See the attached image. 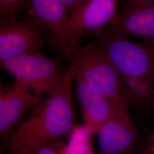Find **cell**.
Wrapping results in <instances>:
<instances>
[{
    "label": "cell",
    "instance_id": "1",
    "mask_svg": "<svg viewBox=\"0 0 154 154\" xmlns=\"http://www.w3.org/2000/svg\"><path fill=\"white\" fill-rule=\"evenodd\" d=\"M75 74L70 61L58 86L12 133L8 141L9 154H34L45 146L62 142L70 134L74 121L72 88Z\"/></svg>",
    "mask_w": 154,
    "mask_h": 154
},
{
    "label": "cell",
    "instance_id": "2",
    "mask_svg": "<svg viewBox=\"0 0 154 154\" xmlns=\"http://www.w3.org/2000/svg\"><path fill=\"white\" fill-rule=\"evenodd\" d=\"M101 46L122 79L154 83V46L103 30L90 38Z\"/></svg>",
    "mask_w": 154,
    "mask_h": 154
},
{
    "label": "cell",
    "instance_id": "3",
    "mask_svg": "<svg viewBox=\"0 0 154 154\" xmlns=\"http://www.w3.org/2000/svg\"><path fill=\"white\" fill-rule=\"evenodd\" d=\"M70 61L76 75L91 83L116 107L128 110L121 76L97 42L91 40L79 46Z\"/></svg>",
    "mask_w": 154,
    "mask_h": 154
},
{
    "label": "cell",
    "instance_id": "4",
    "mask_svg": "<svg viewBox=\"0 0 154 154\" xmlns=\"http://www.w3.org/2000/svg\"><path fill=\"white\" fill-rule=\"evenodd\" d=\"M1 65L16 82L25 84L38 97L51 93L66 70L59 61L48 57L42 51L18 55L1 61Z\"/></svg>",
    "mask_w": 154,
    "mask_h": 154
},
{
    "label": "cell",
    "instance_id": "5",
    "mask_svg": "<svg viewBox=\"0 0 154 154\" xmlns=\"http://www.w3.org/2000/svg\"><path fill=\"white\" fill-rule=\"evenodd\" d=\"M22 11H26L29 18L48 28L54 37L60 54L71 58L80 46L72 41L70 14L62 0H23Z\"/></svg>",
    "mask_w": 154,
    "mask_h": 154
},
{
    "label": "cell",
    "instance_id": "6",
    "mask_svg": "<svg viewBox=\"0 0 154 154\" xmlns=\"http://www.w3.org/2000/svg\"><path fill=\"white\" fill-rule=\"evenodd\" d=\"M103 30L154 46V3L123 0L121 9Z\"/></svg>",
    "mask_w": 154,
    "mask_h": 154
},
{
    "label": "cell",
    "instance_id": "7",
    "mask_svg": "<svg viewBox=\"0 0 154 154\" xmlns=\"http://www.w3.org/2000/svg\"><path fill=\"white\" fill-rule=\"evenodd\" d=\"M118 0H81L69 16V32L73 43L91 38L106 28L119 11Z\"/></svg>",
    "mask_w": 154,
    "mask_h": 154
},
{
    "label": "cell",
    "instance_id": "8",
    "mask_svg": "<svg viewBox=\"0 0 154 154\" xmlns=\"http://www.w3.org/2000/svg\"><path fill=\"white\" fill-rule=\"evenodd\" d=\"M44 27L29 18L21 21H1V62L26 53L42 51L47 41Z\"/></svg>",
    "mask_w": 154,
    "mask_h": 154
},
{
    "label": "cell",
    "instance_id": "9",
    "mask_svg": "<svg viewBox=\"0 0 154 154\" xmlns=\"http://www.w3.org/2000/svg\"><path fill=\"white\" fill-rule=\"evenodd\" d=\"M100 154H133L140 145V137L129 111L120 112L97 132Z\"/></svg>",
    "mask_w": 154,
    "mask_h": 154
},
{
    "label": "cell",
    "instance_id": "10",
    "mask_svg": "<svg viewBox=\"0 0 154 154\" xmlns=\"http://www.w3.org/2000/svg\"><path fill=\"white\" fill-rule=\"evenodd\" d=\"M40 97L33 94L22 83L17 82L0 90V135L1 138L11 136L22 116L41 102Z\"/></svg>",
    "mask_w": 154,
    "mask_h": 154
},
{
    "label": "cell",
    "instance_id": "11",
    "mask_svg": "<svg viewBox=\"0 0 154 154\" xmlns=\"http://www.w3.org/2000/svg\"><path fill=\"white\" fill-rule=\"evenodd\" d=\"M77 98L86 125L92 133L98 132L100 127L118 113L128 110L116 107L95 86L75 74Z\"/></svg>",
    "mask_w": 154,
    "mask_h": 154
},
{
    "label": "cell",
    "instance_id": "12",
    "mask_svg": "<svg viewBox=\"0 0 154 154\" xmlns=\"http://www.w3.org/2000/svg\"><path fill=\"white\" fill-rule=\"evenodd\" d=\"M23 0H0L1 21H16L18 14L22 11Z\"/></svg>",
    "mask_w": 154,
    "mask_h": 154
},
{
    "label": "cell",
    "instance_id": "13",
    "mask_svg": "<svg viewBox=\"0 0 154 154\" xmlns=\"http://www.w3.org/2000/svg\"><path fill=\"white\" fill-rule=\"evenodd\" d=\"M35 154H65L64 149L61 142L53 143L39 149Z\"/></svg>",
    "mask_w": 154,
    "mask_h": 154
},
{
    "label": "cell",
    "instance_id": "14",
    "mask_svg": "<svg viewBox=\"0 0 154 154\" xmlns=\"http://www.w3.org/2000/svg\"><path fill=\"white\" fill-rule=\"evenodd\" d=\"M65 4L66 8L69 12V14L74 9V8L78 5L81 0H62Z\"/></svg>",
    "mask_w": 154,
    "mask_h": 154
},
{
    "label": "cell",
    "instance_id": "15",
    "mask_svg": "<svg viewBox=\"0 0 154 154\" xmlns=\"http://www.w3.org/2000/svg\"><path fill=\"white\" fill-rule=\"evenodd\" d=\"M147 152L149 153V154H154V143H149Z\"/></svg>",
    "mask_w": 154,
    "mask_h": 154
},
{
    "label": "cell",
    "instance_id": "16",
    "mask_svg": "<svg viewBox=\"0 0 154 154\" xmlns=\"http://www.w3.org/2000/svg\"><path fill=\"white\" fill-rule=\"evenodd\" d=\"M153 109L154 110V106H153ZM154 142V126H153V128H152V131L151 133V135L150 137V140H149V143H153Z\"/></svg>",
    "mask_w": 154,
    "mask_h": 154
},
{
    "label": "cell",
    "instance_id": "17",
    "mask_svg": "<svg viewBox=\"0 0 154 154\" xmlns=\"http://www.w3.org/2000/svg\"><path fill=\"white\" fill-rule=\"evenodd\" d=\"M136 1H144V2H149L154 3V0H136Z\"/></svg>",
    "mask_w": 154,
    "mask_h": 154
},
{
    "label": "cell",
    "instance_id": "18",
    "mask_svg": "<svg viewBox=\"0 0 154 154\" xmlns=\"http://www.w3.org/2000/svg\"><path fill=\"white\" fill-rule=\"evenodd\" d=\"M88 154H100H100H95V153H93V152H90V153H88Z\"/></svg>",
    "mask_w": 154,
    "mask_h": 154
},
{
    "label": "cell",
    "instance_id": "19",
    "mask_svg": "<svg viewBox=\"0 0 154 154\" xmlns=\"http://www.w3.org/2000/svg\"><path fill=\"white\" fill-rule=\"evenodd\" d=\"M35 154V153H34V154Z\"/></svg>",
    "mask_w": 154,
    "mask_h": 154
},
{
    "label": "cell",
    "instance_id": "20",
    "mask_svg": "<svg viewBox=\"0 0 154 154\" xmlns=\"http://www.w3.org/2000/svg\"><path fill=\"white\" fill-rule=\"evenodd\" d=\"M153 143H154V142H153Z\"/></svg>",
    "mask_w": 154,
    "mask_h": 154
},
{
    "label": "cell",
    "instance_id": "21",
    "mask_svg": "<svg viewBox=\"0 0 154 154\" xmlns=\"http://www.w3.org/2000/svg\"></svg>",
    "mask_w": 154,
    "mask_h": 154
}]
</instances>
